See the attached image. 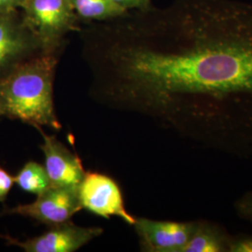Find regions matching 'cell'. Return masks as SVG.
Masks as SVG:
<instances>
[{"mask_svg":"<svg viewBox=\"0 0 252 252\" xmlns=\"http://www.w3.org/2000/svg\"><path fill=\"white\" fill-rule=\"evenodd\" d=\"M89 24L80 33L92 99L252 154V2L171 0Z\"/></svg>","mask_w":252,"mask_h":252,"instance_id":"cell-1","label":"cell"},{"mask_svg":"<svg viewBox=\"0 0 252 252\" xmlns=\"http://www.w3.org/2000/svg\"><path fill=\"white\" fill-rule=\"evenodd\" d=\"M61 53L38 54L20 64L0 81V105L4 117L59 131L62 125L54 103V81Z\"/></svg>","mask_w":252,"mask_h":252,"instance_id":"cell-2","label":"cell"},{"mask_svg":"<svg viewBox=\"0 0 252 252\" xmlns=\"http://www.w3.org/2000/svg\"><path fill=\"white\" fill-rule=\"evenodd\" d=\"M20 9L48 52L62 53L66 35L81 30L69 0H24Z\"/></svg>","mask_w":252,"mask_h":252,"instance_id":"cell-3","label":"cell"},{"mask_svg":"<svg viewBox=\"0 0 252 252\" xmlns=\"http://www.w3.org/2000/svg\"><path fill=\"white\" fill-rule=\"evenodd\" d=\"M46 52L21 9L0 13V81L20 64Z\"/></svg>","mask_w":252,"mask_h":252,"instance_id":"cell-4","label":"cell"},{"mask_svg":"<svg viewBox=\"0 0 252 252\" xmlns=\"http://www.w3.org/2000/svg\"><path fill=\"white\" fill-rule=\"evenodd\" d=\"M82 209L109 220L118 217L129 225H134L135 217L126 209L123 191L119 184L108 175L88 171L78 187Z\"/></svg>","mask_w":252,"mask_h":252,"instance_id":"cell-5","label":"cell"},{"mask_svg":"<svg viewBox=\"0 0 252 252\" xmlns=\"http://www.w3.org/2000/svg\"><path fill=\"white\" fill-rule=\"evenodd\" d=\"M81 209L78 188L52 185L34 202L6 209L5 213L30 218L50 227L71 220Z\"/></svg>","mask_w":252,"mask_h":252,"instance_id":"cell-6","label":"cell"},{"mask_svg":"<svg viewBox=\"0 0 252 252\" xmlns=\"http://www.w3.org/2000/svg\"><path fill=\"white\" fill-rule=\"evenodd\" d=\"M103 233L99 227H82L71 220L50 226L40 235L27 240H18L9 235H0L8 245L21 248L27 252H74L98 237Z\"/></svg>","mask_w":252,"mask_h":252,"instance_id":"cell-7","label":"cell"},{"mask_svg":"<svg viewBox=\"0 0 252 252\" xmlns=\"http://www.w3.org/2000/svg\"><path fill=\"white\" fill-rule=\"evenodd\" d=\"M198 220L178 222L135 218L134 224L140 250L146 252H182Z\"/></svg>","mask_w":252,"mask_h":252,"instance_id":"cell-8","label":"cell"},{"mask_svg":"<svg viewBox=\"0 0 252 252\" xmlns=\"http://www.w3.org/2000/svg\"><path fill=\"white\" fill-rule=\"evenodd\" d=\"M36 129L43 138L40 150L44 154V166L52 185L78 188L86 173L80 157L54 135H46L41 127Z\"/></svg>","mask_w":252,"mask_h":252,"instance_id":"cell-9","label":"cell"},{"mask_svg":"<svg viewBox=\"0 0 252 252\" xmlns=\"http://www.w3.org/2000/svg\"><path fill=\"white\" fill-rule=\"evenodd\" d=\"M232 235L222 226L198 220L196 229L182 252H229Z\"/></svg>","mask_w":252,"mask_h":252,"instance_id":"cell-10","label":"cell"},{"mask_svg":"<svg viewBox=\"0 0 252 252\" xmlns=\"http://www.w3.org/2000/svg\"><path fill=\"white\" fill-rule=\"evenodd\" d=\"M81 22H102L117 18L128 10L123 9L113 0H69Z\"/></svg>","mask_w":252,"mask_h":252,"instance_id":"cell-11","label":"cell"},{"mask_svg":"<svg viewBox=\"0 0 252 252\" xmlns=\"http://www.w3.org/2000/svg\"><path fill=\"white\" fill-rule=\"evenodd\" d=\"M14 181L20 189L36 195L40 194L52 186L45 166L33 161L24 164L14 177Z\"/></svg>","mask_w":252,"mask_h":252,"instance_id":"cell-12","label":"cell"},{"mask_svg":"<svg viewBox=\"0 0 252 252\" xmlns=\"http://www.w3.org/2000/svg\"><path fill=\"white\" fill-rule=\"evenodd\" d=\"M237 215L252 224V190L245 193L234 204Z\"/></svg>","mask_w":252,"mask_h":252,"instance_id":"cell-13","label":"cell"},{"mask_svg":"<svg viewBox=\"0 0 252 252\" xmlns=\"http://www.w3.org/2000/svg\"><path fill=\"white\" fill-rule=\"evenodd\" d=\"M229 252H252V235L232 236Z\"/></svg>","mask_w":252,"mask_h":252,"instance_id":"cell-14","label":"cell"},{"mask_svg":"<svg viewBox=\"0 0 252 252\" xmlns=\"http://www.w3.org/2000/svg\"><path fill=\"white\" fill-rule=\"evenodd\" d=\"M14 177L0 166V202L4 203L14 185Z\"/></svg>","mask_w":252,"mask_h":252,"instance_id":"cell-15","label":"cell"},{"mask_svg":"<svg viewBox=\"0 0 252 252\" xmlns=\"http://www.w3.org/2000/svg\"><path fill=\"white\" fill-rule=\"evenodd\" d=\"M120 7L126 10L143 9L152 5V0H113Z\"/></svg>","mask_w":252,"mask_h":252,"instance_id":"cell-16","label":"cell"},{"mask_svg":"<svg viewBox=\"0 0 252 252\" xmlns=\"http://www.w3.org/2000/svg\"><path fill=\"white\" fill-rule=\"evenodd\" d=\"M24 0H0V13L20 9Z\"/></svg>","mask_w":252,"mask_h":252,"instance_id":"cell-17","label":"cell"},{"mask_svg":"<svg viewBox=\"0 0 252 252\" xmlns=\"http://www.w3.org/2000/svg\"><path fill=\"white\" fill-rule=\"evenodd\" d=\"M3 117V113H2V108H1V105H0V118Z\"/></svg>","mask_w":252,"mask_h":252,"instance_id":"cell-18","label":"cell"}]
</instances>
